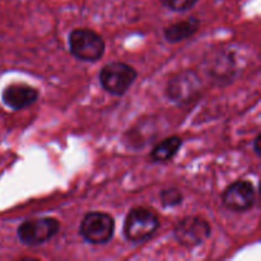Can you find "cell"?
I'll use <instances>...</instances> for the list:
<instances>
[{
    "label": "cell",
    "mask_w": 261,
    "mask_h": 261,
    "mask_svg": "<svg viewBox=\"0 0 261 261\" xmlns=\"http://www.w3.org/2000/svg\"><path fill=\"white\" fill-rule=\"evenodd\" d=\"M160 227V217L147 206H135L125 218L122 232L127 241L140 244L149 240Z\"/></svg>",
    "instance_id": "obj_1"
},
{
    "label": "cell",
    "mask_w": 261,
    "mask_h": 261,
    "mask_svg": "<svg viewBox=\"0 0 261 261\" xmlns=\"http://www.w3.org/2000/svg\"><path fill=\"white\" fill-rule=\"evenodd\" d=\"M199 27H200V20L195 17H190L188 19L172 23L168 27H166L163 31V35H165L167 42L177 43L195 35Z\"/></svg>",
    "instance_id": "obj_10"
},
{
    "label": "cell",
    "mask_w": 261,
    "mask_h": 261,
    "mask_svg": "<svg viewBox=\"0 0 261 261\" xmlns=\"http://www.w3.org/2000/svg\"><path fill=\"white\" fill-rule=\"evenodd\" d=\"M201 87L203 82L198 71L188 69L171 76L166 87V96L173 103L185 106L200 96Z\"/></svg>",
    "instance_id": "obj_3"
},
{
    "label": "cell",
    "mask_w": 261,
    "mask_h": 261,
    "mask_svg": "<svg viewBox=\"0 0 261 261\" xmlns=\"http://www.w3.org/2000/svg\"><path fill=\"white\" fill-rule=\"evenodd\" d=\"M182 147V139L177 135H172L170 138H166L161 143H158L150 152V160L155 163L168 162L172 160Z\"/></svg>",
    "instance_id": "obj_11"
},
{
    "label": "cell",
    "mask_w": 261,
    "mask_h": 261,
    "mask_svg": "<svg viewBox=\"0 0 261 261\" xmlns=\"http://www.w3.org/2000/svg\"><path fill=\"white\" fill-rule=\"evenodd\" d=\"M160 200L165 208H173L182 203L184 195L180 189L177 188H168L161 191Z\"/></svg>",
    "instance_id": "obj_12"
},
{
    "label": "cell",
    "mask_w": 261,
    "mask_h": 261,
    "mask_svg": "<svg viewBox=\"0 0 261 261\" xmlns=\"http://www.w3.org/2000/svg\"><path fill=\"white\" fill-rule=\"evenodd\" d=\"M60 231V222L53 217L28 219L17 229L19 241L27 246H38L50 241Z\"/></svg>",
    "instance_id": "obj_6"
},
{
    "label": "cell",
    "mask_w": 261,
    "mask_h": 261,
    "mask_svg": "<svg viewBox=\"0 0 261 261\" xmlns=\"http://www.w3.org/2000/svg\"><path fill=\"white\" fill-rule=\"evenodd\" d=\"M38 96H40L38 89L20 83L10 84L2 93L3 102L14 111H19V110L32 106L38 99Z\"/></svg>",
    "instance_id": "obj_9"
},
{
    "label": "cell",
    "mask_w": 261,
    "mask_h": 261,
    "mask_svg": "<svg viewBox=\"0 0 261 261\" xmlns=\"http://www.w3.org/2000/svg\"><path fill=\"white\" fill-rule=\"evenodd\" d=\"M161 3L163 7L172 12H186L190 10L198 3V0H161Z\"/></svg>",
    "instance_id": "obj_13"
},
{
    "label": "cell",
    "mask_w": 261,
    "mask_h": 261,
    "mask_svg": "<svg viewBox=\"0 0 261 261\" xmlns=\"http://www.w3.org/2000/svg\"><path fill=\"white\" fill-rule=\"evenodd\" d=\"M260 142H261V137H260V135H256V138L254 139V152H255V154L257 155V157H260V154H261Z\"/></svg>",
    "instance_id": "obj_14"
},
{
    "label": "cell",
    "mask_w": 261,
    "mask_h": 261,
    "mask_svg": "<svg viewBox=\"0 0 261 261\" xmlns=\"http://www.w3.org/2000/svg\"><path fill=\"white\" fill-rule=\"evenodd\" d=\"M70 54L82 61L94 63L103 56L106 45L101 35L89 28H76L68 37Z\"/></svg>",
    "instance_id": "obj_2"
},
{
    "label": "cell",
    "mask_w": 261,
    "mask_h": 261,
    "mask_svg": "<svg viewBox=\"0 0 261 261\" xmlns=\"http://www.w3.org/2000/svg\"><path fill=\"white\" fill-rule=\"evenodd\" d=\"M137 76L138 71L132 65L121 61H114L101 69L98 78L105 91L114 96H122L129 91Z\"/></svg>",
    "instance_id": "obj_4"
},
{
    "label": "cell",
    "mask_w": 261,
    "mask_h": 261,
    "mask_svg": "<svg viewBox=\"0 0 261 261\" xmlns=\"http://www.w3.org/2000/svg\"><path fill=\"white\" fill-rule=\"evenodd\" d=\"M212 228L209 222L203 217H185L176 224L173 236L184 247H196L211 237Z\"/></svg>",
    "instance_id": "obj_7"
},
{
    "label": "cell",
    "mask_w": 261,
    "mask_h": 261,
    "mask_svg": "<svg viewBox=\"0 0 261 261\" xmlns=\"http://www.w3.org/2000/svg\"><path fill=\"white\" fill-rule=\"evenodd\" d=\"M256 200V190L254 184L247 180L232 182L222 194V203L227 209L236 213L247 212L254 206Z\"/></svg>",
    "instance_id": "obj_8"
},
{
    "label": "cell",
    "mask_w": 261,
    "mask_h": 261,
    "mask_svg": "<svg viewBox=\"0 0 261 261\" xmlns=\"http://www.w3.org/2000/svg\"><path fill=\"white\" fill-rule=\"evenodd\" d=\"M79 233L88 244L105 245L114 237L115 221L103 212H89L82 219Z\"/></svg>",
    "instance_id": "obj_5"
}]
</instances>
